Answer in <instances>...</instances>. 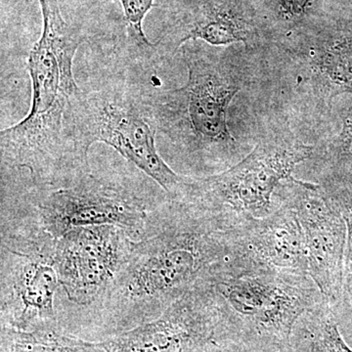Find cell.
I'll return each mask as SVG.
<instances>
[{
    "instance_id": "obj_13",
    "label": "cell",
    "mask_w": 352,
    "mask_h": 352,
    "mask_svg": "<svg viewBox=\"0 0 352 352\" xmlns=\"http://www.w3.org/2000/svg\"><path fill=\"white\" fill-rule=\"evenodd\" d=\"M254 36V25L241 9L239 0H182L154 44L157 56L168 58L188 41L249 46Z\"/></svg>"
},
{
    "instance_id": "obj_11",
    "label": "cell",
    "mask_w": 352,
    "mask_h": 352,
    "mask_svg": "<svg viewBox=\"0 0 352 352\" xmlns=\"http://www.w3.org/2000/svg\"><path fill=\"white\" fill-rule=\"evenodd\" d=\"M219 311L207 283L151 321L101 340L105 352H207L217 344Z\"/></svg>"
},
{
    "instance_id": "obj_5",
    "label": "cell",
    "mask_w": 352,
    "mask_h": 352,
    "mask_svg": "<svg viewBox=\"0 0 352 352\" xmlns=\"http://www.w3.org/2000/svg\"><path fill=\"white\" fill-rule=\"evenodd\" d=\"M168 199L91 170L66 186L1 198L0 223L43 231L55 240L78 227L115 226L138 241L153 210Z\"/></svg>"
},
{
    "instance_id": "obj_1",
    "label": "cell",
    "mask_w": 352,
    "mask_h": 352,
    "mask_svg": "<svg viewBox=\"0 0 352 352\" xmlns=\"http://www.w3.org/2000/svg\"><path fill=\"white\" fill-rule=\"evenodd\" d=\"M238 219L229 210L168 199L150 214L105 295L82 312L112 335L157 318L231 256Z\"/></svg>"
},
{
    "instance_id": "obj_2",
    "label": "cell",
    "mask_w": 352,
    "mask_h": 352,
    "mask_svg": "<svg viewBox=\"0 0 352 352\" xmlns=\"http://www.w3.org/2000/svg\"><path fill=\"white\" fill-rule=\"evenodd\" d=\"M43 30L28 58L32 104L27 116L0 131L1 198L66 186L92 170L74 139L82 94L73 73L85 34L59 0H38Z\"/></svg>"
},
{
    "instance_id": "obj_10",
    "label": "cell",
    "mask_w": 352,
    "mask_h": 352,
    "mask_svg": "<svg viewBox=\"0 0 352 352\" xmlns=\"http://www.w3.org/2000/svg\"><path fill=\"white\" fill-rule=\"evenodd\" d=\"M275 204L295 210L307 247L308 275L331 307L339 303L342 289L347 226L342 207L323 183L291 177L278 187Z\"/></svg>"
},
{
    "instance_id": "obj_4",
    "label": "cell",
    "mask_w": 352,
    "mask_h": 352,
    "mask_svg": "<svg viewBox=\"0 0 352 352\" xmlns=\"http://www.w3.org/2000/svg\"><path fill=\"white\" fill-rule=\"evenodd\" d=\"M206 283L219 311L217 344L233 352H292L296 323L325 300L308 275L245 267L229 258Z\"/></svg>"
},
{
    "instance_id": "obj_18",
    "label": "cell",
    "mask_w": 352,
    "mask_h": 352,
    "mask_svg": "<svg viewBox=\"0 0 352 352\" xmlns=\"http://www.w3.org/2000/svg\"><path fill=\"white\" fill-rule=\"evenodd\" d=\"M124 9L127 38L139 56L154 58L155 44L150 43L143 31V22L147 14L155 6V0H119Z\"/></svg>"
},
{
    "instance_id": "obj_14",
    "label": "cell",
    "mask_w": 352,
    "mask_h": 352,
    "mask_svg": "<svg viewBox=\"0 0 352 352\" xmlns=\"http://www.w3.org/2000/svg\"><path fill=\"white\" fill-rule=\"evenodd\" d=\"M308 80L329 100L352 95V28L321 34L303 54Z\"/></svg>"
},
{
    "instance_id": "obj_19",
    "label": "cell",
    "mask_w": 352,
    "mask_h": 352,
    "mask_svg": "<svg viewBox=\"0 0 352 352\" xmlns=\"http://www.w3.org/2000/svg\"><path fill=\"white\" fill-rule=\"evenodd\" d=\"M352 147V106L342 120V129L336 136L328 151V161L333 166L342 163L349 154Z\"/></svg>"
},
{
    "instance_id": "obj_17",
    "label": "cell",
    "mask_w": 352,
    "mask_h": 352,
    "mask_svg": "<svg viewBox=\"0 0 352 352\" xmlns=\"http://www.w3.org/2000/svg\"><path fill=\"white\" fill-rule=\"evenodd\" d=\"M321 183L326 185L339 201L347 226L342 296L339 303L333 307V314L338 319L342 315H352V183L336 170L326 176Z\"/></svg>"
},
{
    "instance_id": "obj_6",
    "label": "cell",
    "mask_w": 352,
    "mask_h": 352,
    "mask_svg": "<svg viewBox=\"0 0 352 352\" xmlns=\"http://www.w3.org/2000/svg\"><path fill=\"white\" fill-rule=\"evenodd\" d=\"M74 139L88 159L95 143L111 146L155 182L170 200L182 201L191 176L176 173L157 152L151 96L140 85L111 83L82 90L74 112Z\"/></svg>"
},
{
    "instance_id": "obj_15",
    "label": "cell",
    "mask_w": 352,
    "mask_h": 352,
    "mask_svg": "<svg viewBox=\"0 0 352 352\" xmlns=\"http://www.w3.org/2000/svg\"><path fill=\"white\" fill-rule=\"evenodd\" d=\"M0 344V352H105L100 342L76 337L59 321L31 331L1 326Z\"/></svg>"
},
{
    "instance_id": "obj_16",
    "label": "cell",
    "mask_w": 352,
    "mask_h": 352,
    "mask_svg": "<svg viewBox=\"0 0 352 352\" xmlns=\"http://www.w3.org/2000/svg\"><path fill=\"white\" fill-rule=\"evenodd\" d=\"M292 351L352 352L326 298L308 309L296 323L292 336Z\"/></svg>"
},
{
    "instance_id": "obj_20",
    "label": "cell",
    "mask_w": 352,
    "mask_h": 352,
    "mask_svg": "<svg viewBox=\"0 0 352 352\" xmlns=\"http://www.w3.org/2000/svg\"><path fill=\"white\" fill-rule=\"evenodd\" d=\"M279 15L287 22H298L307 17L314 0H274Z\"/></svg>"
},
{
    "instance_id": "obj_23",
    "label": "cell",
    "mask_w": 352,
    "mask_h": 352,
    "mask_svg": "<svg viewBox=\"0 0 352 352\" xmlns=\"http://www.w3.org/2000/svg\"><path fill=\"white\" fill-rule=\"evenodd\" d=\"M2 4L3 3H19L21 1H24V0H1Z\"/></svg>"
},
{
    "instance_id": "obj_8",
    "label": "cell",
    "mask_w": 352,
    "mask_h": 352,
    "mask_svg": "<svg viewBox=\"0 0 352 352\" xmlns=\"http://www.w3.org/2000/svg\"><path fill=\"white\" fill-rule=\"evenodd\" d=\"M0 235L1 326L31 331L59 321L61 284L54 263L58 240L46 233Z\"/></svg>"
},
{
    "instance_id": "obj_3",
    "label": "cell",
    "mask_w": 352,
    "mask_h": 352,
    "mask_svg": "<svg viewBox=\"0 0 352 352\" xmlns=\"http://www.w3.org/2000/svg\"><path fill=\"white\" fill-rule=\"evenodd\" d=\"M192 43L182 48L186 83L150 94L153 112L176 160L192 171L217 175L238 163L239 143L229 131L227 115L243 83L228 52Z\"/></svg>"
},
{
    "instance_id": "obj_22",
    "label": "cell",
    "mask_w": 352,
    "mask_h": 352,
    "mask_svg": "<svg viewBox=\"0 0 352 352\" xmlns=\"http://www.w3.org/2000/svg\"><path fill=\"white\" fill-rule=\"evenodd\" d=\"M207 352H233L231 351H229V349H226V347L220 346V344H215L214 346H212V349H210V351H208Z\"/></svg>"
},
{
    "instance_id": "obj_7",
    "label": "cell",
    "mask_w": 352,
    "mask_h": 352,
    "mask_svg": "<svg viewBox=\"0 0 352 352\" xmlns=\"http://www.w3.org/2000/svg\"><path fill=\"white\" fill-rule=\"evenodd\" d=\"M315 148L287 135L259 141L237 164L217 175L192 177L184 200L243 217H264L275 210L278 187L296 166L314 157Z\"/></svg>"
},
{
    "instance_id": "obj_21",
    "label": "cell",
    "mask_w": 352,
    "mask_h": 352,
    "mask_svg": "<svg viewBox=\"0 0 352 352\" xmlns=\"http://www.w3.org/2000/svg\"><path fill=\"white\" fill-rule=\"evenodd\" d=\"M333 170L339 171L340 175L344 176L349 182L352 183V154L349 155L342 162V163L338 164V166H333Z\"/></svg>"
},
{
    "instance_id": "obj_9",
    "label": "cell",
    "mask_w": 352,
    "mask_h": 352,
    "mask_svg": "<svg viewBox=\"0 0 352 352\" xmlns=\"http://www.w3.org/2000/svg\"><path fill=\"white\" fill-rule=\"evenodd\" d=\"M134 241L115 226L78 227L59 238L54 252L61 284L57 311H82L100 300L129 259Z\"/></svg>"
},
{
    "instance_id": "obj_24",
    "label": "cell",
    "mask_w": 352,
    "mask_h": 352,
    "mask_svg": "<svg viewBox=\"0 0 352 352\" xmlns=\"http://www.w3.org/2000/svg\"><path fill=\"white\" fill-rule=\"evenodd\" d=\"M292 352H293V351H292Z\"/></svg>"
},
{
    "instance_id": "obj_12",
    "label": "cell",
    "mask_w": 352,
    "mask_h": 352,
    "mask_svg": "<svg viewBox=\"0 0 352 352\" xmlns=\"http://www.w3.org/2000/svg\"><path fill=\"white\" fill-rule=\"evenodd\" d=\"M230 258L248 267L308 275L305 236L295 210L275 204V210L266 217H240Z\"/></svg>"
}]
</instances>
